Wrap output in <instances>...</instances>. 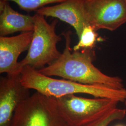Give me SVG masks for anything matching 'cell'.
<instances>
[{
	"label": "cell",
	"mask_w": 126,
	"mask_h": 126,
	"mask_svg": "<svg viewBox=\"0 0 126 126\" xmlns=\"http://www.w3.org/2000/svg\"><path fill=\"white\" fill-rule=\"evenodd\" d=\"M62 34L65 39L63 52L51 64L38 70L39 72L47 76L59 77L83 84L101 85L115 89L124 88L122 78L106 75L94 65L96 59L94 50L83 49L72 52V32L69 30Z\"/></svg>",
	"instance_id": "6da1fadb"
},
{
	"label": "cell",
	"mask_w": 126,
	"mask_h": 126,
	"mask_svg": "<svg viewBox=\"0 0 126 126\" xmlns=\"http://www.w3.org/2000/svg\"><path fill=\"white\" fill-rule=\"evenodd\" d=\"M21 81L29 89L56 98L67 95L83 94L94 98H105L120 102L126 100V89H115L101 85L83 84L65 79H56L43 74L29 66L23 68Z\"/></svg>",
	"instance_id": "7a4b0ae2"
},
{
	"label": "cell",
	"mask_w": 126,
	"mask_h": 126,
	"mask_svg": "<svg viewBox=\"0 0 126 126\" xmlns=\"http://www.w3.org/2000/svg\"><path fill=\"white\" fill-rule=\"evenodd\" d=\"M34 16L35 26L31 44L25 57L19 62L21 72L25 66L39 70L49 65L62 54L57 47L61 40L56 32L58 19H55L50 23L39 14L36 13Z\"/></svg>",
	"instance_id": "3957f363"
},
{
	"label": "cell",
	"mask_w": 126,
	"mask_h": 126,
	"mask_svg": "<svg viewBox=\"0 0 126 126\" xmlns=\"http://www.w3.org/2000/svg\"><path fill=\"white\" fill-rule=\"evenodd\" d=\"M59 113L68 126H83L117 108L119 102L105 98L88 99L75 94L56 98Z\"/></svg>",
	"instance_id": "277c9868"
},
{
	"label": "cell",
	"mask_w": 126,
	"mask_h": 126,
	"mask_svg": "<svg viewBox=\"0 0 126 126\" xmlns=\"http://www.w3.org/2000/svg\"><path fill=\"white\" fill-rule=\"evenodd\" d=\"M10 126H68L60 115L56 98L36 92L20 104Z\"/></svg>",
	"instance_id": "5b68a950"
},
{
	"label": "cell",
	"mask_w": 126,
	"mask_h": 126,
	"mask_svg": "<svg viewBox=\"0 0 126 126\" xmlns=\"http://www.w3.org/2000/svg\"><path fill=\"white\" fill-rule=\"evenodd\" d=\"M85 12L88 24L96 31H114L126 23V0H86Z\"/></svg>",
	"instance_id": "8992f818"
},
{
	"label": "cell",
	"mask_w": 126,
	"mask_h": 126,
	"mask_svg": "<svg viewBox=\"0 0 126 126\" xmlns=\"http://www.w3.org/2000/svg\"><path fill=\"white\" fill-rule=\"evenodd\" d=\"M29 89L21 81V74L0 80V126H10L16 109L30 96Z\"/></svg>",
	"instance_id": "52a82bcc"
},
{
	"label": "cell",
	"mask_w": 126,
	"mask_h": 126,
	"mask_svg": "<svg viewBox=\"0 0 126 126\" xmlns=\"http://www.w3.org/2000/svg\"><path fill=\"white\" fill-rule=\"evenodd\" d=\"M33 32H22L12 36H0V73L7 76L21 74L18 59L23 52L28 50Z\"/></svg>",
	"instance_id": "ba28073f"
},
{
	"label": "cell",
	"mask_w": 126,
	"mask_h": 126,
	"mask_svg": "<svg viewBox=\"0 0 126 126\" xmlns=\"http://www.w3.org/2000/svg\"><path fill=\"white\" fill-rule=\"evenodd\" d=\"M86 0H66L53 6L45 7L36 13L59 19L72 26L78 38L86 25H88L85 12Z\"/></svg>",
	"instance_id": "9c48e42d"
},
{
	"label": "cell",
	"mask_w": 126,
	"mask_h": 126,
	"mask_svg": "<svg viewBox=\"0 0 126 126\" xmlns=\"http://www.w3.org/2000/svg\"><path fill=\"white\" fill-rule=\"evenodd\" d=\"M34 16L19 13L11 7L9 1L0 0V36L17 32H33Z\"/></svg>",
	"instance_id": "30bf717a"
},
{
	"label": "cell",
	"mask_w": 126,
	"mask_h": 126,
	"mask_svg": "<svg viewBox=\"0 0 126 126\" xmlns=\"http://www.w3.org/2000/svg\"><path fill=\"white\" fill-rule=\"evenodd\" d=\"M94 27L87 25L84 28L79 42L74 45L72 50L78 51L83 49H94L97 42L103 40L99 37L98 34Z\"/></svg>",
	"instance_id": "8fae6325"
},
{
	"label": "cell",
	"mask_w": 126,
	"mask_h": 126,
	"mask_svg": "<svg viewBox=\"0 0 126 126\" xmlns=\"http://www.w3.org/2000/svg\"><path fill=\"white\" fill-rule=\"evenodd\" d=\"M12 1L18 5L20 9L28 12H36L38 10L45 7L46 5L59 3L66 0H5Z\"/></svg>",
	"instance_id": "7c38bea8"
},
{
	"label": "cell",
	"mask_w": 126,
	"mask_h": 126,
	"mask_svg": "<svg viewBox=\"0 0 126 126\" xmlns=\"http://www.w3.org/2000/svg\"><path fill=\"white\" fill-rule=\"evenodd\" d=\"M126 115V109L116 108L99 119L83 126H108L113 122L123 119Z\"/></svg>",
	"instance_id": "4fadbf2b"
},
{
	"label": "cell",
	"mask_w": 126,
	"mask_h": 126,
	"mask_svg": "<svg viewBox=\"0 0 126 126\" xmlns=\"http://www.w3.org/2000/svg\"><path fill=\"white\" fill-rule=\"evenodd\" d=\"M115 126H124V125H118Z\"/></svg>",
	"instance_id": "5bb4252c"
},
{
	"label": "cell",
	"mask_w": 126,
	"mask_h": 126,
	"mask_svg": "<svg viewBox=\"0 0 126 126\" xmlns=\"http://www.w3.org/2000/svg\"><path fill=\"white\" fill-rule=\"evenodd\" d=\"M124 104H125V106L126 107V100L124 101Z\"/></svg>",
	"instance_id": "9a60e30c"
}]
</instances>
